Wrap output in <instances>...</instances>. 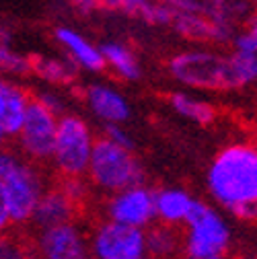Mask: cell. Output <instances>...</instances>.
I'll list each match as a JSON object with an SVG mask.
<instances>
[{"label":"cell","mask_w":257,"mask_h":259,"mask_svg":"<svg viewBox=\"0 0 257 259\" xmlns=\"http://www.w3.org/2000/svg\"><path fill=\"white\" fill-rule=\"evenodd\" d=\"M105 58V70L109 68L123 80H138L140 78V62L136 54L121 41H105L101 46Z\"/></svg>","instance_id":"obj_18"},{"label":"cell","mask_w":257,"mask_h":259,"mask_svg":"<svg viewBox=\"0 0 257 259\" xmlns=\"http://www.w3.org/2000/svg\"><path fill=\"white\" fill-rule=\"evenodd\" d=\"M179 35H183L189 41L198 44H231L235 31L229 25L216 23L204 13H175V19L171 23Z\"/></svg>","instance_id":"obj_12"},{"label":"cell","mask_w":257,"mask_h":259,"mask_svg":"<svg viewBox=\"0 0 257 259\" xmlns=\"http://www.w3.org/2000/svg\"><path fill=\"white\" fill-rule=\"evenodd\" d=\"M144 259H150V257H144Z\"/></svg>","instance_id":"obj_32"},{"label":"cell","mask_w":257,"mask_h":259,"mask_svg":"<svg viewBox=\"0 0 257 259\" xmlns=\"http://www.w3.org/2000/svg\"><path fill=\"white\" fill-rule=\"evenodd\" d=\"M233 233L231 226L214 206L196 200L185 231H183V253L187 259H206L227 255L231 249Z\"/></svg>","instance_id":"obj_6"},{"label":"cell","mask_w":257,"mask_h":259,"mask_svg":"<svg viewBox=\"0 0 257 259\" xmlns=\"http://www.w3.org/2000/svg\"><path fill=\"white\" fill-rule=\"evenodd\" d=\"M103 136L109 138V140H113V142H117V144H121V146L134 148V140H132V136L127 134V130H125V127H121V123H105V127H103Z\"/></svg>","instance_id":"obj_25"},{"label":"cell","mask_w":257,"mask_h":259,"mask_svg":"<svg viewBox=\"0 0 257 259\" xmlns=\"http://www.w3.org/2000/svg\"><path fill=\"white\" fill-rule=\"evenodd\" d=\"M84 101L95 117L103 123H123L130 117V103L125 97L109 84L93 82L84 89Z\"/></svg>","instance_id":"obj_14"},{"label":"cell","mask_w":257,"mask_h":259,"mask_svg":"<svg viewBox=\"0 0 257 259\" xmlns=\"http://www.w3.org/2000/svg\"><path fill=\"white\" fill-rule=\"evenodd\" d=\"M13 218H11V208H9V200H7V191L5 185L0 181V233H7L13 229Z\"/></svg>","instance_id":"obj_26"},{"label":"cell","mask_w":257,"mask_h":259,"mask_svg":"<svg viewBox=\"0 0 257 259\" xmlns=\"http://www.w3.org/2000/svg\"><path fill=\"white\" fill-rule=\"evenodd\" d=\"M41 167L15 148H0V181L7 191L13 224L19 229L29 226L41 193L50 185Z\"/></svg>","instance_id":"obj_2"},{"label":"cell","mask_w":257,"mask_h":259,"mask_svg":"<svg viewBox=\"0 0 257 259\" xmlns=\"http://www.w3.org/2000/svg\"><path fill=\"white\" fill-rule=\"evenodd\" d=\"M80 204L64 189V185L58 181L56 185H48L46 191L33 210V216L29 220L31 231L46 229L60 222H68L74 218H80Z\"/></svg>","instance_id":"obj_11"},{"label":"cell","mask_w":257,"mask_h":259,"mask_svg":"<svg viewBox=\"0 0 257 259\" xmlns=\"http://www.w3.org/2000/svg\"><path fill=\"white\" fill-rule=\"evenodd\" d=\"M146 251L150 259H173L183 251V235L179 226L154 222L146 229Z\"/></svg>","instance_id":"obj_17"},{"label":"cell","mask_w":257,"mask_h":259,"mask_svg":"<svg viewBox=\"0 0 257 259\" xmlns=\"http://www.w3.org/2000/svg\"><path fill=\"white\" fill-rule=\"evenodd\" d=\"M31 72V60L11 48V31L0 27V74L23 76Z\"/></svg>","instance_id":"obj_21"},{"label":"cell","mask_w":257,"mask_h":259,"mask_svg":"<svg viewBox=\"0 0 257 259\" xmlns=\"http://www.w3.org/2000/svg\"><path fill=\"white\" fill-rule=\"evenodd\" d=\"M29 101L31 95L25 87L5 78V74H0V125L9 134V138L17 136Z\"/></svg>","instance_id":"obj_15"},{"label":"cell","mask_w":257,"mask_h":259,"mask_svg":"<svg viewBox=\"0 0 257 259\" xmlns=\"http://www.w3.org/2000/svg\"><path fill=\"white\" fill-rule=\"evenodd\" d=\"M169 74L183 87L196 91H235V74L231 54L208 48L183 50L175 54L169 64Z\"/></svg>","instance_id":"obj_4"},{"label":"cell","mask_w":257,"mask_h":259,"mask_svg":"<svg viewBox=\"0 0 257 259\" xmlns=\"http://www.w3.org/2000/svg\"><path fill=\"white\" fill-rule=\"evenodd\" d=\"M0 259H33L29 237L13 231L0 233Z\"/></svg>","instance_id":"obj_22"},{"label":"cell","mask_w":257,"mask_h":259,"mask_svg":"<svg viewBox=\"0 0 257 259\" xmlns=\"http://www.w3.org/2000/svg\"><path fill=\"white\" fill-rule=\"evenodd\" d=\"M196 200L191 193L181 187H163L154 191V206H156V222H165L171 226H181L187 222Z\"/></svg>","instance_id":"obj_16"},{"label":"cell","mask_w":257,"mask_h":259,"mask_svg":"<svg viewBox=\"0 0 257 259\" xmlns=\"http://www.w3.org/2000/svg\"><path fill=\"white\" fill-rule=\"evenodd\" d=\"M70 3H74L80 9H93V7L99 5V0H70Z\"/></svg>","instance_id":"obj_28"},{"label":"cell","mask_w":257,"mask_h":259,"mask_svg":"<svg viewBox=\"0 0 257 259\" xmlns=\"http://www.w3.org/2000/svg\"><path fill=\"white\" fill-rule=\"evenodd\" d=\"M253 136H255V144H257V123H255V127H253Z\"/></svg>","instance_id":"obj_31"},{"label":"cell","mask_w":257,"mask_h":259,"mask_svg":"<svg viewBox=\"0 0 257 259\" xmlns=\"http://www.w3.org/2000/svg\"><path fill=\"white\" fill-rule=\"evenodd\" d=\"M91 259H144L146 231L109 218L95 222L89 229Z\"/></svg>","instance_id":"obj_8"},{"label":"cell","mask_w":257,"mask_h":259,"mask_svg":"<svg viewBox=\"0 0 257 259\" xmlns=\"http://www.w3.org/2000/svg\"><path fill=\"white\" fill-rule=\"evenodd\" d=\"M169 105L177 115L185 117L187 121H194L198 125H210L216 119L214 105H210L206 99H200V97H194L191 93H185V91L173 93L169 97Z\"/></svg>","instance_id":"obj_19"},{"label":"cell","mask_w":257,"mask_h":259,"mask_svg":"<svg viewBox=\"0 0 257 259\" xmlns=\"http://www.w3.org/2000/svg\"><path fill=\"white\" fill-rule=\"evenodd\" d=\"M212 200L239 220L257 218V144L231 142L220 148L206 173Z\"/></svg>","instance_id":"obj_1"},{"label":"cell","mask_w":257,"mask_h":259,"mask_svg":"<svg viewBox=\"0 0 257 259\" xmlns=\"http://www.w3.org/2000/svg\"><path fill=\"white\" fill-rule=\"evenodd\" d=\"M37 97V99H41L48 107H52L56 113H64V105H62V99H60V97L58 95H54V93H39V95H35Z\"/></svg>","instance_id":"obj_27"},{"label":"cell","mask_w":257,"mask_h":259,"mask_svg":"<svg viewBox=\"0 0 257 259\" xmlns=\"http://www.w3.org/2000/svg\"><path fill=\"white\" fill-rule=\"evenodd\" d=\"M54 39L58 46L68 54V60L74 62V66L87 72H103L105 70V58L101 52V46L97 48L89 37L78 33L72 27H56Z\"/></svg>","instance_id":"obj_13"},{"label":"cell","mask_w":257,"mask_h":259,"mask_svg":"<svg viewBox=\"0 0 257 259\" xmlns=\"http://www.w3.org/2000/svg\"><path fill=\"white\" fill-rule=\"evenodd\" d=\"M148 3L150 0H99V5L109 11L134 15V17H140V13L148 7Z\"/></svg>","instance_id":"obj_24"},{"label":"cell","mask_w":257,"mask_h":259,"mask_svg":"<svg viewBox=\"0 0 257 259\" xmlns=\"http://www.w3.org/2000/svg\"><path fill=\"white\" fill-rule=\"evenodd\" d=\"M233 50L245 52V54H257V13H253L239 31H235L233 41H231Z\"/></svg>","instance_id":"obj_23"},{"label":"cell","mask_w":257,"mask_h":259,"mask_svg":"<svg viewBox=\"0 0 257 259\" xmlns=\"http://www.w3.org/2000/svg\"><path fill=\"white\" fill-rule=\"evenodd\" d=\"M206 259H227V255H216V257H206Z\"/></svg>","instance_id":"obj_30"},{"label":"cell","mask_w":257,"mask_h":259,"mask_svg":"<svg viewBox=\"0 0 257 259\" xmlns=\"http://www.w3.org/2000/svg\"><path fill=\"white\" fill-rule=\"evenodd\" d=\"M33 259H91L89 229L78 218L31 233Z\"/></svg>","instance_id":"obj_9"},{"label":"cell","mask_w":257,"mask_h":259,"mask_svg":"<svg viewBox=\"0 0 257 259\" xmlns=\"http://www.w3.org/2000/svg\"><path fill=\"white\" fill-rule=\"evenodd\" d=\"M58 117L60 113L48 107L41 99L31 97L21 127L15 136L17 150L37 165H50L58 130Z\"/></svg>","instance_id":"obj_7"},{"label":"cell","mask_w":257,"mask_h":259,"mask_svg":"<svg viewBox=\"0 0 257 259\" xmlns=\"http://www.w3.org/2000/svg\"><path fill=\"white\" fill-rule=\"evenodd\" d=\"M103 210H105V218L144 231L156 222L154 191L144 183L130 185L107 196Z\"/></svg>","instance_id":"obj_10"},{"label":"cell","mask_w":257,"mask_h":259,"mask_svg":"<svg viewBox=\"0 0 257 259\" xmlns=\"http://www.w3.org/2000/svg\"><path fill=\"white\" fill-rule=\"evenodd\" d=\"M84 177L93 189L105 196H111L130 185L144 183V171L134 150L105 138L103 134L95 140Z\"/></svg>","instance_id":"obj_3"},{"label":"cell","mask_w":257,"mask_h":259,"mask_svg":"<svg viewBox=\"0 0 257 259\" xmlns=\"http://www.w3.org/2000/svg\"><path fill=\"white\" fill-rule=\"evenodd\" d=\"M97 136L93 134L91 123L78 115L64 111L58 117V130L50 165L58 179H76L84 177L89 160Z\"/></svg>","instance_id":"obj_5"},{"label":"cell","mask_w":257,"mask_h":259,"mask_svg":"<svg viewBox=\"0 0 257 259\" xmlns=\"http://www.w3.org/2000/svg\"><path fill=\"white\" fill-rule=\"evenodd\" d=\"M7 140H9V134L3 130V125H0V148H5V146H7Z\"/></svg>","instance_id":"obj_29"},{"label":"cell","mask_w":257,"mask_h":259,"mask_svg":"<svg viewBox=\"0 0 257 259\" xmlns=\"http://www.w3.org/2000/svg\"><path fill=\"white\" fill-rule=\"evenodd\" d=\"M76 66L66 58H31V72L50 84H68L76 78Z\"/></svg>","instance_id":"obj_20"}]
</instances>
